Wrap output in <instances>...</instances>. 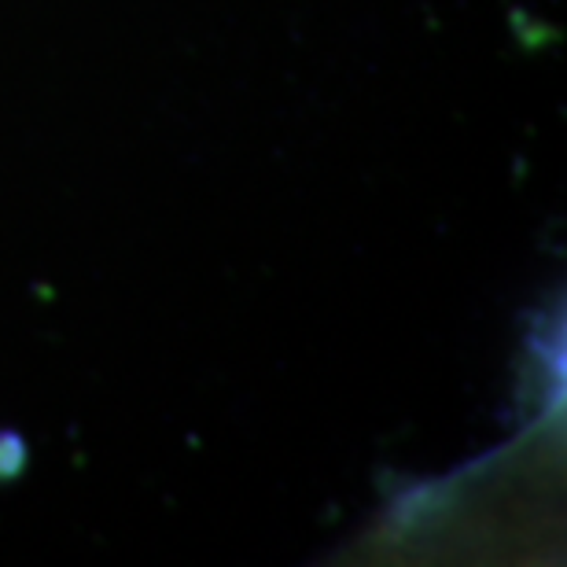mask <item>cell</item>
Masks as SVG:
<instances>
[]
</instances>
